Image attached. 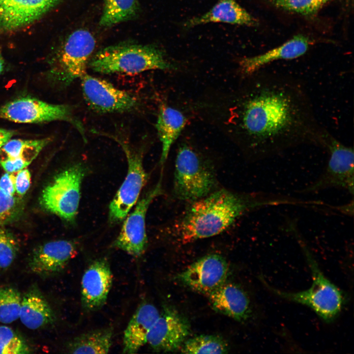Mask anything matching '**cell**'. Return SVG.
I'll return each instance as SVG.
<instances>
[{
	"mask_svg": "<svg viewBox=\"0 0 354 354\" xmlns=\"http://www.w3.org/2000/svg\"><path fill=\"white\" fill-rule=\"evenodd\" d=\"M295 199L279 195L240 194L222 189L192 202L174 226L173 232L186 244L221 234L242 215L266 206L295 204Z\"/></svg>",
	"mask_w": 354,
	"mask_h": 354,
	"instance_id": "obj_2",
	"label": "cell"
},
{
	"mask_svg": "<svg viewBox=\"0 0 354 354\" xmlns=\"http://www.w3.org/2000/svg\"><path fill=\"white\" fill-rule=\"evenodd\" d=\"M159 315L151 304L145 303L138 307L124 331L123 353H135L147 343L148 334Z\"/></svg>",
	"mask_w": 354,
	"mask_h": 354,
	"instance_id": "obj_20",
	"label": "cell"
},
{
	"mask_svg": "<svg viewBox=\"0 0 354 354\" xmlns=\"http://www.w3.org/2000/svg\"><path fill=\"white\" fill-rule=\"evenodd\" d=\"M229 266L224 257L211 254L198 259L178 275L185 285L208 295L227 282Z\"/></svg>",
	"mask_w": 354,
	"mask_h": 354,
	"instance_id": "obj_13",
	"label": "cell"
},
{
	"mask_svg": "<svg viewBox=\"0 0 354 354\" xmlns=\"http://www.w3.org/2000/svg\"><path fill=\"white\" fill-rule=\"evenodd\" d=\"M186 118L178 110L166 104L159 108L155 128L162 144L160 163L166 162L171 148L178 138L186 124Z\"/></svg>",
	"mask_w": 354,
	"mask_h": 354,
	"instance_id": "obj_23",
	"label": "cell"
},
{
	"mask_svg": "<svg viewBox=\"0 0 354 354\" xmlns=\"http://www.w3.org/2000/svg\"><path fill=\"white\" fill-rule=\"evenodd\" d=\"M309 44L307 36L295 35L281 45L263 54L242 59L240 61V69L244 74L251 75L270 62L298 58L306 53Z\"/></svg>",
	"mask_w": 354,
	"mask_h": 354,
	"instance_id": "obj_19",
	"label": "cell"
},
{
	"mask_svg": "<svg viewBox=\"0 0 354 354\" xmlns=\"http://www.w3.org/2000/svg\"><path fill=\"white\" fill-rule=\"evenodd\" d=\"M15 134V131L0 128V149Z\"/></svg>",
	"mask_w": 354,
	"mask_h": 354,
	"instance_id": "obj_36",
	"label": "cell"
},
{
	"mask_svg": "<svg viewBox=\"0 0 354 354\" xmlns=\"http://www.w3.org/2000/svg\"><path fill=\"white\" fill-rule=\"evenodd\" d=\"M15 175V188L19 195H24L30 185V173L27 169H23L16 172Z\"/></svg>",
	"mask_w": 354,
	"mask_h": 354,
	"instance_id": "obj_34",
	"label": "cell"
},
{
	"mask_svg": "<svg viewBox=\"0 0 354 354\" xmlns=\"http://www.w3.org/2000/svg\"><path fill=\"white\" fill-rule=\"evenodd\" d=\"M85 167L74 165L58 175L43 191L41 203L48 211L72 222L77 214Z\"/></svg>",
	"mask_w": 354,
	"mask_h": 354,
	"instance_id": "obj_8",
	"label": "cell"
},
{
	"mask_svg": "<svg viewBox=\"0 0 354 354\" xmlns=\"http://www.w3.org/2000/svg\"><path fill=\"white\" fill-rule=\"evenodd\" d=\"M19 318L25 326L33 330L54 322V312L36 286L30 287L22 297Z\"/></svg>",
	"mask_w": 354,
	"mask_h": 354,
	"instance_id": "obj_22",
	"label": "cell"
},
{
	"mask_svg": "<svg viewBox=\"0 0 354 354\" xmlns=\"http://www.w3.org/2000/svg\"><path fill=\"white\" fill-rule=\"evenodd\" d=\"M49 138L40 139H10L0 149L6 158L21 157L31 162L50 142Z\"/></svg>",
	"mask_w": 354,
	"mask_h": 354,
	"instance_id": "obj_27",
	"label": "cell"
},
{
	"mask_svg": "<svg viewBox=\"0 0 354 354\" xmlns=\"http://www.w3.org/2000/svg\"><path fill=\"white\" fill-rule=\"evenodd\" d=\"M162 193L161 181L149 190L138 202L134 210L124 220L114 245L134 257H139L145 252L148 239L146 216L153 200Z\"/></svg>",
	"mask_w": 354,
	"mask_h": 354,
	"instance_id": "obj_12",
	"label": "cell"
},
{
	"mask_svg": "<svg viewBox=\"0 0 354 354\" xmlns=\"http://www.w3.org/2000/svg\"><path fill=\"white\" fill-rule=\"evenodd\" d=\"M31 162L21 158H5L0 160V164L6 173H15L26 168Z\"/></svg>",
	"mask_w": 354,
	"mask_h": 354,
	"instance_id": "obj_33",
	"label": "cell"
},
{
	"mask_svg": "<svg viewBox=\"0 0 354 354\" xmlns=\"http://www.w3.org/2000/svg\"><path fill=\"white\" fill-rule=\"evenodd\" d=\"M228 351V344L217 335L196 336L185 341L181 348L185 354H226Z\"/></svg>",
	"mask_w": 354,
	"mask_h": 354,
	"instance_id": "obj_26",
	"label": "cell"
},
{
	"mask_svg": "<svg viewBox=\"0 0 354 354\" xmlns=\"http://www.w3.org/2000/svg\"><path fill=\"white\" fill-rule=\"evenodd\" d=\"M286 231L292 234L300 245L311 271L312 284L304 291L286 292L274 288L262 278V283L276 295L309 307L325 322L333 321L344 305L345 297L343 292L324 274L294 221L287 223Z\"/></svg>",
	"mask_w": 354,
	"mask_h": 354,
	"instance_id": "obj_3",
	"label": "cell"
},
{
	"mask_svg": "<svg viewBox=\"0 0 354 354\" xmlns=\"http://www.w3.org/2000/svg\"><path fill=\"white\" fill-rule=\"evenodd\" d=\"M113 282V274L106 260L93 262L86 269L81 281L83 307L93 310L105 303Z\"/></svg>",
	"mask_w": 354,
	"mask_h": 354,
	"instance_id": "obj_16",
	"label": "cell"
},
{
	"mask_svg": "<svg viewBox=\"0 0 354 354\" xmlns=\"http://www.w3.org/2000/svg\"><path fill=\"white\" fill-rule=\"evenodd\" d=\"M173 192L181 201L193 202L213 191L217 180L212 166L186 144L178 148L175 165Z\"/></svg>",
	"mask_w": 354,
	"mask_h": 354,
	"instance_id": "obj_5",
	"label": "cell"
},
{
	"mask_svg": "<svg viewBox=\"0 0 354 354\" xmlns=\"http://www.w3.org/2000/svg\"><path fill=\"white\" fill-rule=\"evenodd\" d=\"M60 0H0V27L7 30L28 24Z\"/></svg>",
	"mask_w": 354,
	"mask_h": 354,
	"instance_id": "obj_17",
	"label": "cell"
},
{
	"mask_svg": "<svg viewBox=\"0 0 354 354\" xmlns=\"http://www.w3.org/2000/svg\"><path fill=\"white\" fill-rule=\"evenodd\" d=\"M18 205V201L14 195L7 194L0 189V226L15 216Z\"/></svg>",
	"mask_w": 354,
	"mask_h": 354,
	"instance_id": "obj_32",
	"label": "cell"
},
{
	"mask_svg": "<svg viewBox=\"0 0 354 354\" xmlns=\"http://www.w3.org/2000/svg\"><path fill=\"white\" fill-rule=\"evenodd\" d=\"M96 44L89 30L80 29L72 32L65 40L58 55L56 65L48 74L51 81L67 87L87 73L88 65Z\"/></svg>",
	"mask_w": 354,
	"mask_h": 354,
	"instance_id": "obj_6",
	"label": "cell"
},
{
	"mask_svg": "<svg viewBox=\"0 0 354 354\" xmlns=\"http://www.w3.org/2000/svg\"><path fill=\"white\" fill-rule=\"evenodd\" d=\"M218 22L250 27L258 25L257 20L235 0H218L208 12L187 20L184 26L189 28Z\"/></svg>",
	"mask_w": 354,
	"mask_h": 354,
	"instance_id": "obj_21",
	"label": "cell"
},
{
	"mask_svg": "<svg viewBox=\"0 0 354 354\" xmlns=\"http://www.w3.org/2000/svg\"><path fill=\"white\" fill-rule=\"evenodd\" d=\"M120 145L128 163L127 176L109 206V220L112 223L123 220L136 204L148 176L142 161L141 153L134 150L127 144L114 136L109 135Z\"/></svg>",
	"mask_w": 354,
	"mask_h": 354,
	"instance_id": "obj_10",
	"label": "cell"
},
{
	"mask_svg": "<svg viewBox=\"0 0 354 354\" xmlns=\"http://www.w3.org/2000/svg\"><path fill=\"white\" fill-rule=\"evenodd\" d=\"M0 118L19 123L62 120L72 124L86 140L85 128L69 106L49 103L31 97L13 100L0 107Z\"/></svg>",
	"mask_w": 354,
	"mask_h": 354,
	"instance_id": "obj_7",
	"label": "cell"
},
{
	"mask_svg": "<svg viewBox=\"0 0 354 354\" xmlns=\"http://www.w3.org/2000/svg\"><path fill=\"white\" fill-rule=\"evenodd\" d=\"M76 252L75 244L70 240L48 242L32 253L28 266L33 273L47 276L61 271Z\"/></svg>",
	"mask_w": 354,
	"mask_h": 354,
	"instance_id": "obj_15",
	"label": "cell"
},
{
	"mask_svg": "<svg viewBox=\"0 0 354 354\" xmlns=\"http://www.w3.org/2000/svg\"><path fill=\"white\" fill-rule=\"evenodd\" d=\"M280 84H264L242 104L240 127L264 157L296 142L308 123L299 92Z\"/></svg>",
	"mask_w": 354,
	"mask_h": 354,
	"instance_id": "obj_1",
	"label": "cell"
},
{
	"mask_svg": "<svg viewBox=\"0 0 354 354\" xmlns=\"http://www.w3.org/2000/svg\"><path fill=\"white\" fill-rule=\"evenodd\" d=\"M0 189L7 194L14 195L16 192L15 175L6 173L0 178Z\"/></svg>",
	"mask_w": 354,
	"mask_h": 354,
	"instance_id": "obj_35",
	"label": "cell"
},
{
	"mask_svg": "<svg viewBox=\"0 0 354 354\" xmlns=\"http://www.w3.org/2000/svg\"><path fill=\"white\" fill-rule=\"evenodd\" d=\"M4 62L2 55L0 52V76L3 71Z\"/></svg>",
	"mask_w": 354,
	"mask_h": 354,
	"instance_id": "obj_37",
	"label": "cell"
},
{
	"mask_svg": "<svg viewBox=\"0 0 354 354\" xmlns=\"http://www.w3.org/2000/svg\"><path fill=\"white\" fill-rule=\"evenodd\" d=\"M22 296L15 288L0 287V322L10 324L19 318Z\"/></svg>",
	"mask_w": 354,
	"mask_h": 354,
	"instance_id": "obj_28",
	"label": "cell"
},
{
	"mask_svg": "<svg viewBox=\"0 0 354 354\" xmlns=\"http://www.w3.org/2000/svg\"><path fill=\"white\" fill-rule=\"evenodd\" d=\"M84 97L91 109L101 113H123L138 106L137 99L111 83L87 73L81 78Z\"/></svg>",
	"mask_w": 354,
	"mask_h": 354,
	"instance_id": "obj_11",
	"label": "cell"
},
{
	"mask_svg": "<svg viewBox=\"0 0 354 354\" xmlns=\"http://www.w3.org/2000/svg\"><path fill=\"white\" fill-rule=\"evenodd\" d=\"M138 0H105L99 25L110 27L133 19L138 14Z\"/></svg>",
	"mask_w": 354,
	"mask_h": 354,
	"instance_id": "obj_25",
	"label": "cell"
},
{
	"mask_svg": "<svg viewBox=\"0 0 354 354\" xmlns=\"http://www.w3.org/2000/svg\"><path fill=\"white\" fill-rule=\"evenodd\" d=\"M189 332L187 320L173 309L165 308L149 331L147 343L156 352L173 351L181 346Z\"/></svg>",
	"mask_w": 354,
	"mask_h": 354,
	"instance_id": "obj_14",
	"label": "cell"
},
{
	"mask_svg": "<svg viewBox=\"0 0 354 354\" xmlns=\"http://www.w3.org/2000/svg\"><path fill=\"white\" fill-rule=\"evenodd\" d=\"M329 158L326 169L316 181L302 190L303 193H316L335 188L347 190L354 195V153L353 148L347 147L333 138L326 143Z\"/></svg>",
	"mask_w": 354,
	"mask_h": 354,
	"instance_id": "obj_9",
	"label": "cell"
},
{
	"mask_svg": "<svg viewBox=\"0 0 354 354\" xmlns=\"http://www.w3.org/2000/svg\"><path fill=\"white\" fill-rule=\"evenodd\" d=\"M277 8L296 13L306 16H312L331 0H267Z\"/></svg>",
	"mask_w": 354,
	"mask_h": 354,
	"instance_id": "obj_29",
	"label": "cell"
},
{
	"mask_svg": "<svg viewBox=\"0 0 354 354\" xmlns=\"http://www.w3.org/2000/svg\"><path fill=\"white\" fill-rule=\"evenodd\" d=\"M88 65L93 71L105 74H135L149 70L175 68L157 46L130 43L102 49L95 54Z\"/></svg>",
	"mask_w": 354,
	"mask_h": 354,
	"instance_id": "obj_4",
	"label": "cell"
},
{
	"mask_svg": "<svg viewBox=\"0 0 354 354\" xmlns=\"http://www.w3.org/2000/svg\"><path fill=\"white\" fill-rule=\"evenodd\" d=\"M112 337L110 327L90 331L72 339L67 350L71 354H107L112 346Z\"/></svg>",
	"mask_w": 354,
	"mask_h": 354,
	"instance_id": "obj_24",
	"label": "cell"
},
{
	"mask_svg": "<svg viewBox=\"0 0 354 354\" xmlns=\"http://www.w3.org/2000/svg\"><path fill=\"white\" fill-rule=\"evenodd\" d=\"M18 249V243L15 237L0 226V269H6L11 266Z\"/></svg>",
	"mask_w": 354,
	"mask_h": 354,
	"instance_id": "obj_31",
	"label": "cell"
},
{
	"mask_svg": "<svg viewBox=\"0 0 354 354\" xmlns=\"http://www.w3.org/2000/svg\"><path fill=\"white\" fill-rule=\"evenodd\" d=\"M213 309L236 321L251 316L252 307L247 293L239 286L226 282L206 295Z\"/></svg>",
	"mask_w": 354,
	"mask_h": 354,
	"instance_id": "obj_18",
	"label": "cell"
},
{
	"mask_svg": "<svg viewBox=\"0 0 354 354\" xmlns=\"http://www.w3.org/2000/svg\"><path fill=\"white\" fill-rule=\"evenodd\" d=\"M27 342L12 328L0 326V354L31 353Z\"/></svg>",
	"mask_w": 354,
	"mask_h": 354,
	"instance_id": "obj_30",
	"label": "cell"
}]
</instances>
